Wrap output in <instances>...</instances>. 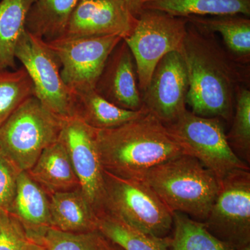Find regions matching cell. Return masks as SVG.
<instances>
[{"label":"cell","instance_id":"obj_1","mask_svg":"<svg viewBox=\"0 0 250 250\" xmlns=\"http://www.w3.org/2000/svg\"><path fill=\"white\" fill-rule=\"evenodd\" d=\"M179 53L187 67V104L191 112L199 116L232 119L237 90L250 85L249 65L235 60L214 33L189 22Z\"/></svg>","mask_w":250,"mask_h":250},{"label":"cell","instance_id":"obj_2","mask_svg":"<svg viewBox=\"0 0 250 250\" xmlns=\"http://www.w3.org/2000/svg\"><path fill=\"white\" fill-rule=\"evenodd\" d=\"M103 170L126 179L144 180L152 167L185 154L166 125L149 113L109 129H96Z\"/></svg>","mask_w":250,"mask_h":250},{"label":"cell","instance_id":"obj_3","mask_svg":"<svg viewBox=\"0 0 250 250\" xmlns=\"http://www.w3.org/2000/svg\"><path fill=\"white\" fill-rule=\"evenodd\" d=\"M172 213L205 221L220 181L193 156L182 154L148 171L144 178Z\"/></svg>","mask_w":250,"mask_h":250},{"label":"cell","instance_id":"obj_4","mask_svg":"<svg viewBox=\"0 0 250 250\" xmlns=\"http://www.w3.org/2000/svg\"><path fill=\"white\" fill-rule=\"evenodd\" d=\"M64 121L31 96L0 125V150L20 172L29 170L58 141Z\"/></svg>","mask_w":250,"mask_h":250},{"label":"cell","instance_id":"obj_5","mask_svg":"<svg viewBox=\"0 0 250 250\" xmlns=\"http://www.w3.org/2000/svg\"><path fill=\"white\" fill-rule=\"evenodd\" d=\"M104 212L151 236H170L173 213L146 182L120 178L104 170Z\"/></svg>","mask_w":250,"mask_h":250},{"label":"cell","instance_id":"obj_6","mask_svg":"<svg viewBox=\"0 0 250 250\" xmlns=\"http://www.w3.org/2000/svg\"><path fill=\"white\" fill-rule=\"evenodd\" d=\"M166 126L185 154L197 159L219 180L235 170H250L229 144L220 118L199 116L187 110Z\"/></svg>","mask_w":250,"mask_h":250},{"label":"cell","instance_id":"obj_7","mask_svg":"<svg viewBox=\"0 0 250 250\" xmlns=\"http://www.w3.org/2000/svg\"><path fill=\"white\" fill-rule=\"evenodd\" d=\"M187 24L185 18L143 9L134 30L123 39L134 57L141 95L147 89L154 69L163 57L170 52H180L187 36Z\"/></svg>","mask_w":250,"mask_h":250},{"label":"cell","instance_id":"obj_8","mask_svg":"<svg viewBox=\"0 0 250 250\" xmlns=\"http://www.w3.org/2000/svg\"><path fill=\"white\" fill-rule=\"evenodd\" d=\"M34 85V96L63 120L72 118V91L61 75L60 61L45 41L24 31L15 49Z\"/></svg>","mask_w":250,"mask_h":250},{"label":"cell","instance_id":"obj_9","mask_svg":"<svg viewBox=\"0 0 250 250\" xmlns=\"http://www.w3.org/2000/svg\"><path fill=\"white\" fill-rule=\"evenodd\" d=\"M205 228L228 250L250 244V172L238 170L220 181Z\"/></svg>","mask_w":250,"mask_h":250},{"label":"cell","instance_id":"obj_10","mask_svg":"<svg viewBox=\"0 0 250 250\" xmlns=\"http://www.w3.org/2000/svg\"><path fill=\"white\" fill-rule=\"evenodd\" d=\"M123 40L117 36L62 38L45 42L60 61L61 75L72 91L94 89L106 60Z\"/></svg>","mask_w":250,"mask_h":250},{"label":"cell","instance_id":"obj_11","mask_svg":"<svg viewBox=\"0 0 250 250\" xmlns=\"http://www.w3.org/2000/svg\"><path fill=\"white\" fill-rule=\"evenodd\" d=\"M59 140L70 156L81 190L97 215L104 211V179L97 146L96 129L78 118L65 120Z\"/></svg>","mask_w":250,"mask_h":250},{"label":"cell","instance_id":"obj_12","mask_svg":"<svg viewBox=\"0 0 250 250\" xmlns=\"http://www.w3.org/2000/svg\"><path fill=\"white\" fill-rule=\"evenodd\" d=\"M189 83L187 67L179 52L166 54L156 65L143 105L164 125L174 123L187 111Z\"/></svg>","mask_w":250,"mask_h":250},{"label":"cell","instance_id":"obj_13","mask_svg":"<svg viewBox=\"0 0 250 250\" xmlns=\"http://www.w3.org/2000/svg\"><path fill=\"white\" fill-rule=\"evenodd\" d=\"M136 22L123 0H80L62 38L117 36L124 39Z\"/></svg>","mask_w":250,"mask_h":250},{"label":"cell","instance_id":"obj_14","mask_svg":"<svg viewBox=\"0 0 250 250\" xmlns=\"http://www.w3.org/2000/svg\"><path fill=\"white\" fill-rule=\"evenodd\" d=\"M95 90L118 107L135 111L143 108L134 57L123 39L110 54Z\"/></svg>","mask_w":250,"mask_h":250},{"label":"cell","instance_id":"obj_15","mask_svg":"<svg viewBox=\"0 0 250 250\" xmlns=\"http://www.w3.org/2000/svg\"><path fill=\"white\" fill-rule=\"evenodd\" d=\"M9 213L22 224L31 239L52 228L49 195L27 171L18 174L16 194Z\"/></svg>","mask_w":250,"mask_h":250},{"label":"cell","instance_id":"obj_16","mask_svg":"<svg viewBox=\"0 0 250 250\" xmlns=\"http://www.w3.org/2000/svg\"><path fill=\"white\" fill-rule=\"evenodd\" d=\"M27 172L49 195L81 189L70 156L59 139L44 149Z\"/></svg>","mask_w":250,"mask_h":250},{"label":"cell","instance_id":"obj_17","mask_svg":"<svg viewBox=\"0 0 250 250\" xmlns=\"http://www.w3.org/2000/svg\"><path fill=\"white\" fill-rule=\"evenodd\" d=\"M148 113L118 107L99 95L95 88L72 91V118H78L95 129L118 127Z\"/></svg>","mask_w":250,"mask_h":250},{"label":"cell","instance_id":"obj_18","mask_svg":"<svg viewBox=\"0 0 250 250\" xmlns=\"http://www.w3.org/2000/svg\"><path fill=\"white\" fill-rule=\"evenodd\" d=\"M51 225L60 231H98V217L81 189L49 195Z\"/></svg>","mask_w":250,"mask_h":250},{"label":"cell","instance_id":"obj_19","mask_svg":"<svg viewBox=\"0 0 250 250\" xmlns=\"http://www.w3.org/2000/svg\"><path fill=\"white\" fill-rule=\"evenodd\" d=\"M188 22L210 33H219L227 51L237 62L249 65L250 19L241 14L190 16Z\"/></svg>","mask_w":250,"mask_h":250},{"label":"cell","instance_id":"obj_20","mask_svg":"<svg viewBox=\"0 0 250 250\" xmlns=\"http://www.w3.org/2000/svg\"><path fill=\"white\" fill-rule=\"evenodd\" d=\"M80 1L35 0L28 11L25 30L45 42L61 39Z\"/></svg>","mask_w":250,"mask_h":250},{"label":"cell","instance_id":"obj_21","mask_svg":"<svg viewBox=\"0 0 250 250\" xmlns=\"http://www.w3.org/2000/svg\"><path fill=\"white\" fill-rule=\"evenodd\" d=\"M143 9L179 18L241 14L250 16V0H143Z\"/></svg>","mask_w":250,"mask_h":250},{"label":"cell","instance_id":"obj_22","mask_svg":"<svg viewBox=\"0 0 250 250\" xmlns=\"http://www.w3.org/2000/svg\"><path fill=\"white\" fill-rule=\"evenodd\" d=\"M35 0L0 1V71L16 70L15 49L25 31L26 18Z\"/></svg>","mask_w":250,"mask_h":250},{"label":"cell","instance_id":"obj_23","mask_svg":"<svg viewBox=\"0 0 250 250\" xmlns=\"http://www.w3.org/2000/svg\"><path fill=\"white\" fill-rule=\"evenodd\" d=\"M98 229L123 250H170V236L159 238L133 228L107 212L98 215Z\"/></svg>","mask_w":250,"mask_h":250},{"label":"cell","instance_id":"obj_24","mask_svg":"<svg viewBox=\"0 0 250 250\" xmlns=\"http://www.w3.org/2000/svg\"><path fill=\"white\" fill-rule=\"evenodd\" d=\"M170 250H228L202 222L182 213H173Z\"/></svg>","mask_w":250,"mask_h":250},{"label":"cell","instance_id":"obj_25","mask_svg":"<svg viewBox=\"0 0 250 250\" xmlns=\"http://www.w3.org/2000/svg\"><path fill=\"white\" fill-rule=\"evenodd\" d=\"M31 96H34V85L24 67L0 71V125Z\"/></svg>","mask_w":250,"mask_h":250},{"label":"cell","instance_id":"obj_26","mask_svg":"<svg viewBox=\"0 0 250 250\" xmlns=\"http://www.w3.org/2000/svg\"><path fill=\"white\" fill-rule=\"evenodd\" d=\"M34 241L45 250H104L108 240L100 231L72 233L46 229Z\"/></svg>","mask_w":250,"mask_h":250},{"label":"cell","instance_id":"obj_27","mask_svg":"<svg viewBox=\"0 0 250 250\" xmlns=\"http://www.w3.org/2000/svg\"><path fill=\"white\" fill-rule=\"evenodd\" d=\"M235 113L231 130L227 139L233 152L243 161H250V90L242 85L238 88L235 101Z\"/></svg>","mask_w":250,"mask_h":250},{"label":"cell","instance_id":"obj_28","mask_svg":"<svg viewBox=\"0 0 250 250\" xmlns=\"http://www.w3.org/2000/svg\"><path fill=\"white\" fill-rule=\"evenodd\" d=\"M22 224L8 212L0 213V250H38Z\"/></svg>","mask_w":250,"mask_h":250},{"label":"cell","instance_id":"obj_29","mask_svg":"<svg viewBox=\"0 0 250 250\" xmlns=\"http://www.w3.org/2000/svg\"><path fill=\"white\" fill-rule=\"evenodd\" d=\"M20 171L0 150V210L11 209L17 187Z\"/></svg>","mask_w":250,"mask_h":250},{"label":"cell","instance_id":"obj_30","mask_svg":"<svg viewBox=\"0 0 250 250\" xmlns=\"http://www.w3.org/2000/svg\"><path fill=\"white\" fill-rule=\"evenodd\" d=\"M127 7L129 8L130 12L136 18L139 17L140 14L143 11V0H123Z\"/></svg>","mask_w":250,"mask_h":250},{"label":"cell","instance_id":"obj_31","mask_svg":"<svg viewBox=\"0 0 250 250\" xmlns=\"http://www.w3.org/2000/svg\"><path fill=\"white\" fill-rule=\"evenodd\" d=\"M104 250H122L120 247L116 246V245L113 244L111 243L109 241H108L106 243V246L105 247Z\"/></svg>","mask_w":250,"mask_h":250},{"label":"cell","instance_id":"obj_32","mask_svg":"<svg viewBox=\"0 0 250 250\" xmlns=\"http://www.w3.org/2000/svg\"><path fill=\"white\" fill-rule=\"evenodd\" d=\"M236 250H250V244L246 245V246L241 247Z\"/></svg>","mask_w":250,"mask_h":250},{"label":"cell","instance_id":"obj_33","mask_svg":"<svg viewBox=\"0 0 250 250\" xmlns=\"http://www.w3.org/2000/svg\"><path fill=\"white\" fill-rule=\"evenodd\" d=\"M38 250H45V249H44V248H40V249Z\"/></svg>","mask_w":250,"mask_h":250},{"label":"cell","instance_id":"obj_34","mask_svg":"<svg viewBox=\"0 0 250 250\" xmlns=\"http://www.w3.org/2000/svg\"><path fill=\"white\" fill-rule=\"evenodd\" d=\"M0 213H1V210H0Z\"/></svg>","mask_w":250,"mask_h":250}]
</instances>
